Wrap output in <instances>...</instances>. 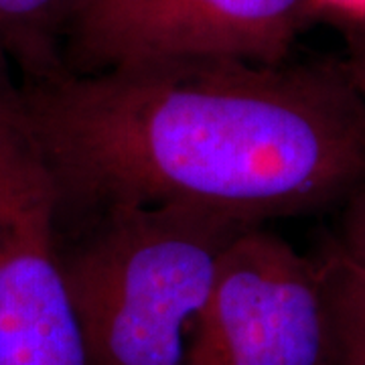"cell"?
Listing matches in <instances>:
<instances>
[{
    "label": "cell",
    "mask_w": 365,
    "mask_h": 365,
    "mask_svg": "<svg viewBox=\"0 0 365 365\" xmlns=\"http://www.w3.org/2000/svg\"><path fill=\"white\" fill-rule=\"evenodd\" d=\"M71 209L191 205L254 225L365 182V93L343 61L185 57L19 79Z\"/></svg>",
    "instance_id": "cell-1"
},
{
    "label": "cell",
    "mask_w": 365,
    "mask_h": 365,
    "mask_svg": "<svg viewBox=\"0 0 365 365\" xmlns=\"http://www.w3.org/2000/svg\"><path fill=\"white\" fill-rule=\"evenodd\" d=\"M254 223L191 205H118L66 248L88 365H185L223 254Z\"/></svg>",
    "instance_id": "cell-2"
},
{
    "label": "cell",
    "mask_w": 365,
    "mask_h": 365,
    "mask_svg": "<svg viewBox=\"0 0 365 365\" xmlns=\"http://www.w3.org/2000/svg\"><path fill=\"white\" fill-rule=\"evenodd\" d=\"M63 199L0 57V365H88L66 274Z\"/></svg>",
    "instance_id": "cell-3"
},
{
    "label": "cell",
    "mask_w": 365,
    "mask_h": 365,
    "mask_svg": "<svg viewBox=\"0 0 365 365\" xmlns=\"http://www.w3.org/2000/svg\"><path fill=\"white\" fill-rule=\"evenodd\" d=\"M185 365H335L319 260L254 225L235 237Z\"/></svg>",
    "instance_id": "cell-4"
},
{
    "label": "cell",
    "mask_w": 365,
    "mask_h": 365,
    "mask_svg": "<svg viewBox=\"0 0 365 365\" xmlns=\"http://www.w3.org/2000/svg\"><path fill=\"white\" fill-rule=\"evenodd\" d=\"M311 0H76L63 41L73 73L185 57L282 63Z\"/></svg>",
    "instance_id": "cell-5"
},
{
    "label": "cell",
    "mask_w": 365,
    "mask_h": 365,
    "mask_svg": "<svg viewBox=\"0 0 365 365\" xmlns=\"http://www.w3.org/2000/svg\"><path fill=\"white\" fill-rule=\"evenodd\" d=\"M76 0H0V57L21 79L63 71V41Z\"/></svg>",
    "instance_id": "cell-6"
},
{
    "label": "cell",
    "mask_w": 365,
    "mask_h": 365,
    "mask_svg": "<svg viewBox=\"0 0 365 365\" xmlns=\"http://www.w3.org/2000/svg\"><path fill=\"white\" fill-rule=\"evenodd\" d=\"M319 264L333 321L335 365H365V270L333 244Z\"/></svg>",
    "instance_id": "cell-7"
},
{
    "label": "cell",
    "mask_w": 365,
    "mask_h": 365,
    "mask_svg": "<svg viewBox=\"0 0 365 365\" xmlns=\"http://www.w3.org/2000/svg\"><path fill=\"white\" fill-rule=\"evenodd\" d=\"M333 246L365 270V182L343 201L339 234Z\"/></svg>",
    "instance_id": "cell-8"
},
{
    "label": "cell",
    "mask_w": 365,
    "mask_h": 365,
    "mask_svg": "<svg viewBox=\"0 0 365 365\" xmlns=\"http://www.w3.org/2000/svg\"><path fill=\"white\" fill-rule=\"evenodd\" d=\"M359 88H365V25L353 33L349 41V55L343 61Z\"/></svg>",
    "instance_id": "cell-9"
},
{
    "label": "cell",
    "mask_w": 365,
    "mask_h": 365,
    "mask_svg": "<svg viewBox=\"0 0 365 365\" xmlns=\"http://www.w3.org/2000/svg\"><path fill=\"white\" fill-rule=\"evenodd\" d=\"M361 91H364V93H365V88H361Z\"/></svg>",
    "instance_id": "cell-10"
}]
</instances>
